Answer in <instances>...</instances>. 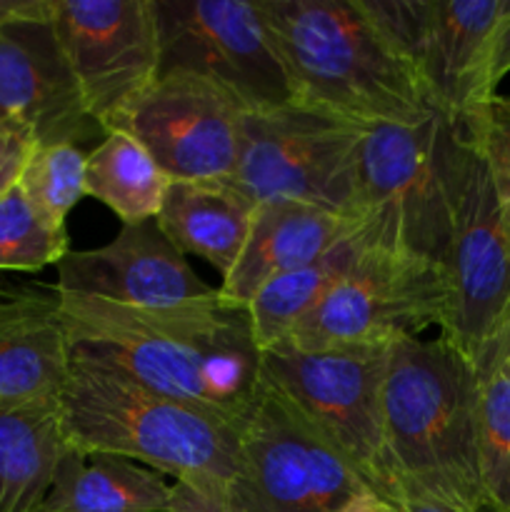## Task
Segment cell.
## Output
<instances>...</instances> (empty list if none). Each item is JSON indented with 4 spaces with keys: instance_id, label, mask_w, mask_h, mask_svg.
<instances>
[{
    "instance_id": "obj_1",
    "label": "cell",
    "mask_w": 510,
    "mask_h": 512,
    "mask_svg": "<svg viewBox=\"0 0 510 512\" xmlns=\"http://www.w3.org/2000/svg\"><path fill=\"white\" fill-rule=\"evenodd\" d=\"M60 295V293H58ZM73 358L93 360L153 393L243 428L260 395V355L248 308L213 303L140 310L60 295Z\"/></svg>"
},
{
    "instance_id": "obj_2",
    "label": "cell",
    "mask_w": 510,
    "mask_h": 512,
    "mask_svg": "<svg viewBox=\"0 0 510 512\" xmlns=\"http://www.w3.org/2000/svg\"><path fill=\"white\" fill-rule=\"evenodd\" d=\"M293 100L355 125H410L433 110L423 80L365 0H260Z\"/></svg>"
},
{
    "instance_id": "obj_3",
    "label": "cell",
    "mask_w": 510,
    "mask_h": 512,
    "mask_svg": "<svg viewBox=\"0 0 510 512\" xmlns=\"http://www.w3.org/2000/svg\"><path fill=\"white\" fill-rule=\"evenodd\" d=\"M383 433L403 498L453 512H488L478 450V370L453 345L443 338L388 345Z\"/></svg>"
},
{
    "instance_id": "obj_4",
    "label": "cell",
    "mask_w": 510,
    "mask_h": 512,
    "mask_svg": "<svg viewBox=\"0 0 510 512\" xmlns=\"http://www.w3.org/2000/svg\"><path fill=\"white\" fill-rule=\"evenodd\" d=\"M473 140L438 108L420 123L370 125L358 155L365 243L443 268L468 183Z\"/></svg>"
},
{
    "instance_id": "obj_5",
    "label": "cell",
    "mask_w": 510,
    "mask_h": 512,
    "mask_svg": "<svg viewBox=\"0 0 510 512\" xmlns=\"http://www.w3.org/2000/svg\"><path fill=\"white\" fill-rule=\"evenodd\" d=\"M58 410L68 445L83 455L145 463L175 480H243L240 425L93 360L73 358Z\"/></svg>"
},
{
    "instance_id": "obj_6",
    "label": "cell",
    "mask_w": 510,
    "mask_h": 512,
    "mask_svg": "<svg viewBox=\"0 0 510 512\" xmlns=\"http://www.w3.org/2000/svg\"><path fill=\"white\" fill-rule=\"evenodd\" d=\"M388 348L305 353L278 343L260 355V388L313 430L355 478L390 505L403 500L383 433V375Z\"/></svg>"
},
{
    "instance_id": "obj_7",
    "label": "cell",
    "mask_w": 510,
    "mask_h": 512,
    "mask_svg": "<svg viewBox=\"0 0 510 512\" xmlns=\"http://www.w3.org/2000/svg\"><path fill=\"white\" fill-rule=\"evenodd\" d=\"M363 125L290 103L248 110L230 183L253 203L295 200L358 220V155Z\"/></svg>"
},
{
    "instance_id": "obj_8",
    "label": "cell",
    "mask_w": 510,
    "mask_h": 512,
    "mask_svg": "<svg viewBox=\"0 0 510 512\" xmlns=\"http://www.w3.org/2000/svg\"><path fill=\"white\" fill-rule=\"evenodd\" d=\"M448 278L440 265L365 243L343 278L283 343L305 353L388 345L443 323Z\"/></svg>"
},
{
    "instance_id": "obj_9",
    "label": "cell",
    "mask_w": 510,
    "mask_h": 512,
    "mask_svg": "<svg viewBox=\"0 0 510 512\" xmlns=\"http://www.w3.org/2000/svg\"><path fill=\"white\" fill-rule=\"evenodd\" d=\"M155 13L160 73L213 80L250 110L295 103L260 0H155Z\"/></svg>"
},
{
    "instance_id": "obj_10",
    "label": "cell",
    "mask_w": 510,
    "mask_h": 512,
    "mask_svg": "<svg viewBox=\"0 0 510 512\" xmlns=\"http://www.w3.org/2000/svg\"><path fill=\"white\" fill-rule=\"evenodd\" d=\"M365 5L418 70L440 113L463 120L498 95L493 43L505 0H365Z\"/></svg>"
},
{
    "instance_id": "obj_11",
    "label": "cell",
    "mask_w": 510,
    "mask_h": 512,
    "mask_svg": "<svg viewBox=\"0 0 510 512\" xmlns=\"http://www.w3.org/2000/svg\"><path fill=\"white\" fill-rule=\"evenodd\" d=\"M248 105L223 85L185 70L158 80L110 125L138 140L170 180L230 183L243 143Z\"/></svg>"
},
{
    "instance_id": "obj_12",
    "label": "cell",
    "mask_w": 510,
    "mask_h": 512,
    "mask_svg": "<svg viewBox=\"0 0 510 512\" xmlns=\"http://www.w3.org/2000/svg\"><path fill=\"white\" fill-rule=\"evenodd\" d=\"M443 270L448 303L440 338L478 368L510 330V228L475 145Z\"/></svg>"
},
{
    "instance_id": "obj_13",
    "label": "cell",
    "mask_w": 510,
    "mask_h": 512,
    "mask_svg": "<svg viewBox=\"0 0 510 512\" xmlns=\"http://www.w3.org/2000/svg\"><path fill=\"white\" fill-rule=\"evenodd\" d=\"M53 28L90 118L108 133L160 75L155 0H53Z\"/></svg>"
},
{
    "instance_id": "obj_14",
    "label": "cell",
    "mask_w": 510,
    "mask_h": 512,
    "mask_svg": "<svg viewBox=\"0 0 510 512\" xmlns=\"http://www.w3.org/2000/svg\"><path fill=\"white\" fill-rule=\"evenodd\" d=\"M240 498L253 512H338L365 488L353 470L260 388L240 430Z\"/></svg>"
},
{
    "instance_id": "obj_15",
    "label": "cell",
    "mask_w": 510,
    "mask_h": 512,
    "mask_svg": "<svg viewBox=\"0 0 510 512\" xmlns=\"http://www.w3.org/2000/svg\"><path fill=\"white\" fill-rule=\"evenodd\" d=\"M55 268V290L60 295L103 300L123 308L173 310L220 298V290L195 275L155 220L123 225L103 248L68 250Z\"/></svg>"
},
{
    "instance_id": "obj_16",
    "label": "cell",
    "mask_w": 510,
    "mask_h": 512,
    "mask_svg": "<svg viewBox=\"0 0 510 512\" xmlns=\"http://www.w3.org/2000/svg\"><path fill=\"white\" fill-rule=\"evenodd\" d=\"M0 115L35 145L73 143L98 128L53 28V0L0 28Z\"/></svg>"
},
{
    "instance_id": "obj_17",
    "label": "cell",
    "mask_w": 510,
    "mask_h": 512,
    "mask_svg": "<svg viewBox=\"0 0 510 512\" xmlns=\"http://www.w3.org/2000/svg\"><path fill=\"white\" fill-rule=\"evenodd\" d=\"M70 365L73 350L55 285L0 293V410L58 405Z\"/></svg>"
},
{
    "instance_id": "obj_18",
    "label": "cell",
    "mask_w": 510,
    "mask_h": 512,
    "mask_svg": "<svg viewBox=\"0 0 510 512\" xmlns=\"http://www.w3.org/2000/svg\"><path fill=\"white\" fill-rule=\"evenodd\" d=\"M360 230L358 220L295 200L255 205L253 223L238 263L220 283L230 305L248 308L260 288L285 273L305 268Z\"/></svg>"
},
{
    "instance_id": "obj_19",
    "label": "cell",
    "mask_w": 510,
    "mask_h": 512,
    "mask_svg": "<svg viewBox=\"0 0 510 512\" xmlns=\"http://www.w3.org/2000/svg\"><path fill=\"white\" fill-rule=\"evenodd\" d=\"M255 205L233 183L173 180L155 223L180 253L198 255L225 278L243 253Z\"/></svg>"
},
{
    "instance_id": "obj_20",
    "label": "cell",
    "mask_w": 510,
    "mask_h": 512,
    "mask_svg": "<svg viewBox=\"0 0 510 512\" xmlns=\"http://www.w3.org/2000/svg\"><path fill=\"white\" fill-rule=\"evenodd\" d=\"M168 498L170 485L155 470L68 448L40 512H168Z\"/></svg>"
},
{
    "instance_id": "obj_21",
    "label": "cell",
    "mask_w": 510,
    "mask_h": 512,
    "mask_svg": "<svg viewBox=\"0 0 510 512\" xmlns=\"http://www.w3.org/2000/svg\"><path fill=\"white\" fill-rule=\"evenodd\" d=\"M68 448L58 405L0 410V512H40Z\"/></svg>"
},
{
    "instance_id": "obj_22",
    "label": "cell",
    "mask_w": 510,
    "mask_h": 512,
    "mask_svg": "<svg viewBox=\"0 0 510 512\" xmlns=\"http://www.w3.org/2000/svg\"><path fill=\"white\" fill-rule=\"evenodd\" d=\"M173 180L160 170L153 155L125 133H105V140L88 153L85 195L108 205L123 225L158 218Z\"/></svg>"
},
{
    "instance_id": "obj_23",
    "label": "cell",
    "mask_w": 510,
    "mask_h": 512,
    "mask_svg": "<svg viewBox=\"0 0 510 512\" xmlns=\"http://www.w3.org/2000/svg\"><path fill=\"white\" fill-rule=\"evenodd\" d=\"M360 248H363V233L355 230L343 243H338L305 268L265 283L248 303L250 325H253L258 348L268 350L283 343L293 333L295 325L343 278L345 270L358 258Z\"/></svg>"
},
{
    "instance_id": "obj_24",
    "label": "cell",
    "mask_w": 510,
    "mask_h": 512,
    "mask_svg": "<svg viewBox=\"0 0 510 512\" xmlns=\"http://www.w3.org/2000/svg\"><path fill=\"white\" fill-rule=\"evenodd\" d=\"M475 370L485 508L510 512V330Z\"/></svg>"
},
{
    "instance_id": "obj_25",
    "label": "cell",
    "mask_w": 510,
    "mask_h": 512,
    "mask_svg": "<svg viewBox=\"0 0 510 512\" xmlns=\"http://www.w3.org/2000/svg\"><path fill=\"white\" fill-rule=\"evenodd\" d=\"M88 155L73 143L35 145L18 185L33 208L58 228L85 195Z\"/></svg>"
},
{
    "instance_id": "obj_26",
    "label": "cell",
    "mask_w": 510,
    "mask_h": 512,
    "mask_svg": "<svg viewBox=\"0 0 510 512\" xmlns=\"http://www.w3.org/2000/svg\"><path fill=\"white\" fill-rule=\"evenodd\" d=\"M68 253V230L45 220L15 183L0 195V270L35 273Z\"/></svg>"
},
{
    "instance_id": "obj_27",
    "label": "cell",
    "mask_w": 510,
    "mask_h": 512,
    "mask_svg": "<svg viewBox=\"0 0 510 512\" xmlns=\"http://www.w3.org/2000/svg\"><path fill=\"white\" fill-rule=\"evenodd\" d=\"M470 140L483 155L503 218L510 228V98L493 95L463 118Z\"/></svg>"
},
{
    "instance_id": "obj_28",
    "label": "cell",
    "mask_w": 510,
    "mask_h": 512,
    "mask_svg": "<svg viewBox=\"0 0 510 512\" xmlns=\"http://www.w3.org/2000/svg\"><path fill=\"white\" fill-rule=\"evenodd\" d=\"M168 512H253L240 498L238 483L218 478L175 480L170 485Z\"/></svg>"
},
{
    "instance_id": "obj_29",
    "label": "cell",
    "mask_w": 510,
    "mask_h": 512,
    "mask_svg": "<svg viewBox=\"0 0 510 512\" xmlns=\"http://www.w3.org/2000/svg\"><path fill=\"white\" fill-rule=\"evenodd\" d=\"M33 148V135L23 125L0 115V195H5L18 183Z\"/></svg>"
},
{
    "instance_id": "obj_30",
    "label": "cell",
    "mask_w": 510,
    "mask_h": 512,
    "mask_svg": "<svg viewBox=\"0 0 510 512\" xmlns=\"http://www.w3.org/2000/svg\"><path fill=\"white\" fill-rule=\"evenodd\" d=\"M510 73V0H505L503 15H500L498 30H495L493 43V80L500 85V80Z\"/></svg>"
},
{
    "instance_id": "obj_31",
    "label": "cell",
    "mask_w": 510,
    "mask_h": 512,
    "mask_svg": "<svg viewBox=\"0 0 510 512\" xmlns=\"http://www.w3.org/2000/svg\"><path fill=\"white\" fill-rule=\"evenodd\" d=\"M338 512H393V505L388 500L378 498L375 493H370V490H363L353 500H348Z\"/></svg>"
},
{
    "instance_id": "obj_32",
    "label": "cell",
    "mask_w": 510,
    "mask_h": 512,
    "mask_svg": "<svg viewBox=\"0 0 510 512\" xmlns=\"http://www.w3.org/2000/svg\"><path fill=\"white\" fill-rule=\"evenodd\" d=\"M393 512H453L443 505L428 503V500L418 498H403L400 503H393Z\"/></svg>"
}]
</instances>
